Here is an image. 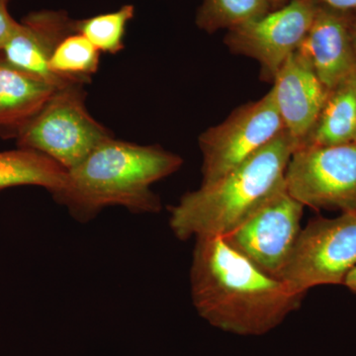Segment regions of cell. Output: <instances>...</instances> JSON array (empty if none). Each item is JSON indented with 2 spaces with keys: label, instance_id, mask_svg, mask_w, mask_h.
<instances>
[{
  "label": "cell",
  "instance_id": "cell-1",
  "mask_svg": "<svg viewBox=\"0 0 356 356\" xmlns=\"http://www.w3.org/2000/svg\"><path fill=\"white\" fill-rule=\"evenodd\" d=\"M195 240L192 301L213 327L238 336H262L301 305L303 295L264 273L222 236Z\"/></svg>",
  "mask_w": 356,
  "mask_h": 356
},
{
  "label": "cell",
  "instance_id": "cell-2",
  "mask_svg": "<svg viewBox=\"0 0 356 356\" xmlns=\"http://www.w3.org/2000/svg\"><path fill=\"white\" fill-rule=\"evenodd\" d=\"M182 163L179 156L159 146H140L112 136L67 170L65 186L54 197L81 222L112 205L156 213L161 204L152 184L177 172Z\"/></svg>",
  "mask_w": 356,
  "mask_h": 356
},
{
  "label": "cell",
  "instance_id": "cell-3",
  "mask_svg": "<svg viewBox=\"0 0 356 356\" xmlns=\"http://www.w3.org/2000/svg\"><path fill=\"white\" fill-rule=\"evenodd\" d=\"M297 144L287 131L242 165L210 184L187 192L170 208V224L179 240L222 236L284 181Z\"/></svg>",
  "mask_w": 356,
  "mask_h": 356
},
{
  "label": "cell",
  "instance_id": "cell-4",
  "mask_svg": "<svg viewBox=\"0 0 356 356\" xmlns=\"http://www.w3.org/2000/svg\"><path fill=\"white\" fill-rule=\"evenodd\" d=\"M83 84L58 88L18 134L19 147L46 154L69 170L79 165L103 140L112 137L89 114Z\"/></svg>",
  "mask_w": 356,
  "mask_h": 356
},
{
  "label": "cell",
  "instance_id": "cell-5",
  "mask_svg": "<svg viewBox=\"0 0 356 356\" xmlns=\"http://www.w3.org/2000/svg\"><path fill=\"white\" fill-rule=\"evenodd\" d=\"M356 267V211L318 217L301 229L280 280L295 294L322 285H343Z\"/></svg>",
  "mask_w": 356,
  "mask_h": 356
},
{
  "label": "cell",
  "instance_id": "cell-6",
  "mask_svg": "<svg viewBox=\"0 0 356 356\" xmlns=\"http://www.w3.org/2000/svg\"><path fill=\"white\" fill-rule=\"evenodd\" d=\"M303 211L304 206L288 192L284 177L222 238L264 273L280 280L301 233Z\"/></svg>",
  "mask_w": 356,
  "mask_h": 356
},
{
  "label": "cell",
  "instance_id": "cell-7",
  "mask_svg": "<svg viewBox=\"0 0 356 356\" xmlns=\"http://www.w3.org/2000/svg\"><path fill=\"white\" fill-rule=\"evenodd\" d=\"M285 131L271 91L234 110L226 120L199 136L202 184H210L242 165Z\"/></svg>",
  "mask_w": 356,
  "mask_h": 356
},
{
  "label": "cell",
  "instance_id": "cell-8",
  "mask_svg": "<svg viewBox=\"0 0 356 356\" xmlns=\"http://www.w3.org/2000/svg\"><path fill=\"white\" fill-rule=\"evenodd\" d=\"M285 184L304 207L356 211V142L297 147L288 163Z\"/></svg>",
  "mask_w": 356,
  "mask_h": 356
},
{
  "label": "cell",
  "instance_id": "cell-9",
  "mask_svg": "<svg viewBox=\"0 0 356 356\" xmlns=\"http://www.w3.org/2000/svg\"><path fill=\"white\" fill-rule=\"evenodd\" d=\"M318 6L317 0H290L257 19L228 30L224 43L231 53L257 60L261 79L273 83L287 58L298 50Z\"/></svg>",
  "mask_w": 356,
  "mask_h": 356
},
{
  "label": "cell",
  "instance_id": "cell-10",
  "mask_svg": "<svg viewBox=\"0 0 356 356\" xmlns=\"http://www.w3.org/2000/svg\"><path fill=\"white\" fill-rule=\"evenodd\" d=\"M76 20L64 11L32 13L18 23L13 36L0 51V64L36 77L56 88L67 86L51 72L49 63L57 44L76 31ZM72 84V83H70Z\"/></svg>",
  "mask_w": 356,
  "mask_h": 356
},
{
  "label": "cell",
  "instance_id": "cell-11",
  "mask_svg": "<svg viewBox=\"0 0 356 356\" xmlns=\"http://www.w3.org/2000/svg\"><path fill=\"white\" fill-rule=\"evenodd\" d=\"M296 51L329 90L356 74L350 11L318 3L310 29Z\"/></svg>",
  "mask_w": 356,
  "mask_h": 356
},
{
  "label": "cell",
  "instance_id": "cell-12",
  "mask_svg": "<svg viewBox=\"0 0 356 356\" xmlns=\"http://www.w3.org/2000/svg\"><path fill=\"white\" fill-rule=\"evenodd\" d=\"M270 89L285 130L299 147L311 132L330 90L297 51L287 58Z\"/></svg>",
  "mask_w": 356,
  "mask_h": 356
},
{
  "label": "cell",
  "instance_id": "cell-13",
  "mask_svg": "<svg viewBox=\"0 0 356 356\" xmlns=\"http://www.w3.org/2000/svg\"><path fill=\"white\" fill-rule=\"evenodd\" d=\"M57 89L36 77L0 64V136L16 139Z\"/></svg>",
  "mask_w": 356,
  "mask_h": 356
},
{
  "label": "cell",
  "instance_id": "cell-14",
  "mask_svg": "<svg viewBox=\"0 0 356 356\" xmlns=\"http://www.w3.org/2000/svg\"><path fill=\"white\" fill-rule=\"evenodd\" d=\"M355 136L356 74L330 90L311 132L299 147L350 144Z\"/></svg>",
  "mask_w": 356,
  "mask_h": 356
},
{
  "label": "cell",
  "instance_id": "cell-15",
  "mask_svg": "<svg viewBox=\"0 0 356 356\" xmlns=\"http://www.w3.org/2000/svg\"><path fill=\"white\" fill-rule=\"evenodd\" d=\"M67 170L46 154L19 147L0 153V191L20 185L48 189L53 195L65 186Z\"/></svg>",
  "mask_w": 356,
  "mask_h": 356
},
{
  "label": "cell",
  "instance_id": "cell-16",
  "mask_svg": "<svg viewBox=\"0 0 356 356\" xmlns=\"http://www.w3.org/2000/svg\"><path fill=\"white\" fill-rule=\"evenodd\" d=\"M100 51L81 33L67 35L56 47L49 67L65 84L88 83L99 67Z\"/></svg>",
  "mask_w": 356,
  "mask_h": 356
},
{
  "label": "cell",
  "instance_id": "cell-17",
  "mask_svg": "<svg viewBox=\"0 0 356 356\" xmlns=\"http://www.w3.org/2000/svg\"><path fill=\"white\" fill-rule=\"evenodd\" d=\"M271 10L267 0H203L196 14V25L210 34L228 31Z\"/></svg>",
  "mask_w": 356,
  "mask_h": 356
},
{
  "label": "cell",
  "instance_id": "cell-18",
  "mask_svg": "<svg viewBox=\"0 0 356 356\" xmlns=\"http://www.w3.org/2000/svg\"><path fill=\"white\" fill-rule=\"evenodd\" d=\"M135 16V7L122 6L114 13L99 14L83 20H76L74 28L100 53L115 54L124 49V37L128 23Z\"/></svg>",
  "mask_w": 356,
  "mask_h": 356
},
{
  "label": "cell",
  "instance_id": "cell-19",
  "mask_svg": "<svg viewBox=\"0 0 356 356\" xmlns=\"http://www.w3.org/2000/svg\"><path fill=\"white\" fill-rule=\"evenodd\" d=\"M9 0H0V51L3 48L17 28V21L14 20L8 10Z\"/></svg>",
  "mask_w": 356,
  "mask_h": 356
},
{
  "label": "cell",
  "instance_id": "cell-20",
  "mask_svg": "<svg viewBox=\"0 0 356 356\" xmlns=\"http://www.w3.org/2000/svg\"><path fill=\"white\" fill-rule=\"evenodd\" d=\"M318 3L341 11H356V0H317Z\"/></svg>",
  "mask_w": 356,
  "mask_h": 356
},
{
  "label": "cell",
  "instance_id": "cell-21",
  "mask_svg": "<svg viewBox=\"0 0 356 356\" xmlns=\"http://www.w3.org/2000/svg\"><path fill=\"white\" fill-rule=\"evenodd\" d=\"M344 286L348 288L350 291L356 294V267L350 271V273L346 276V280L343 283Z\"/></svg>",
  "mask_w": 356,
  "mask_h": 356
},
{
  "label": "cell",
  "instance_id": "cell-22",
  "mask_svg": "<svg viewBox=\"0 0 356 356\" xmlns=\"http://www.w3.org/2000/svg\"><path fill=\"white\" fill-rule=\"evenodd\" d=\"M350 33L356 54V11H350Z\"/></svg>",
  "mask_w": 356,
  "mask_h": 356
},
{
  "label": "cell",
  "instance_id": "cell-23",
  "mask_svg": "<svg viewBox=\"0 0 356 356\" xmlns=\"http://www.w3.org/2000/svg\"><path fill=\"white\" fill-rule=\"evenodd\" d=\"M267 1H268L271 9H273V10H275V9L284 6L285 4H287L288 2L290 1V0H267Z\"/></svg>",
  "mask_w": 356,
  "mask_h": 356
},
{
  "label": "cell",
  "instance_id": "cell-24",
  "mask_svg": "<svg viewBox=\"0 0 356 356\" xmlns=\"http://www.w3.org/2000/svg\"><path fill=\"white\" fill-rule=\"evenodd\" d=\"M355 142H356V136H355Z\"/></svg>",
  "mask_w": 356,
  "mask_h": 356
}]
</instances>
